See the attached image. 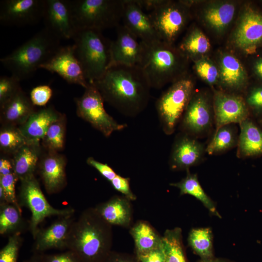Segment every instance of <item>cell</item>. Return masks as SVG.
Here are the masks:
<instances>
[{"label": "cell", "mask_w": 262, "mask_h": 262, "mask_svg": "<svg viewBox=\"0 0 262 262\" xmlns=\"http://www.w3.org/2000/svg\"><path fill=\"white\" fill-rule=\"evenodd\" d=\"M92 83L104 101L127 116L138 115L150 98L151 87L138 65H113L101 79Z\"/></svg>", "instance_id": "1"}, {"label": "cell", "mask_w": 262, "mask_h": 262, "mask_svg": "<svg viewBox=\"0 0 262 262\" xmlns=\"http://www.w3.org/2000/svg\"><path fill=\"white\" fill-rule=\"evenodd\" d=\"M111 225L95 208L84 210L73 221L67 249L75 253L82 262H103L111 252Z\"/></svg>", "instance_id": "2"}, {"label": "cell", "mask_w": 262, "mask_h": 262, "mask_svg": "<svg viewBox=\"0 0 262 262\" xmlns=\"http://www.w3.org/2000/svg\"><path fill=\"white\" fill-rule=\"evenodd\" d=\"M60 39L44 27L0 61L19 81L32 76L61 47Z\"/></svg>", "instance_id": "3"}, {"label": "cell", "mask_w": 262, "mask_h": 262, "mask_svg": "<svg viewBox=\"0 0 262 262\" xmlns=\"http://www.w3.org/2000/svg\"><path fill=\"white\" fill-rule=\"evenodd\" d=\"M142 52L138 66L146 75L150 86L157 89L183 75L184 56L172 44L162 40L150 43L141 41Z\"/></svg>", "instance_id": "4"}, {"label": "cell", "mask_w": 262, "mask_h": 262, "mask_svg": "<svg viewBox=\"0 0 262 262\" xmlns=\"http://www.w3.org/2000/svg\"><path fill=\"white\" fill-rule=\"evenodd\" d=\"M101 32L79 30L73 38L75 54L88 82L101 79L111 66L112 41L105 37Z\"/></svg>", "instance_id": "5"}, {"label": "cell", "mask_w": 262, "mask_h": 262, "mask_svg": "<svg viewBox=\"0 0 262 262\" xmlns=\"http://www.w3.org/2000/svg\"><path fill=\"white\" fill-rule=\"evenodd\" d=\"M77 30L118 27L122 19L124 0H69Z\"/></svg>", "instance_id": "6"}, {"label": "cell", "mask_w": 262, "mask_h": 262, "mask_svg": "<svg viewBox=\"0 0 262 262\" xmlns=\"http://www.w3.org/2000/svg\"><path fill=\"white\" fill-rule=\"evenodd\" d=\"M194 90L192 79L182 76L157 99L156 108L163 131L171 135L176 130L191 100Z\"/></svg>", "instance_id": "7"}, {"label": "cell", "mask_w": 262, "mask_h": 262, "mask_svg": "<svg viewBox=\"0 0 262 262\" xmlns=\"http://www.w3.org/2000/svg\"><path fill=\"white\" fill-rule=\"evenodd\" d=\"M104 99L97 87L89 82L83 94L75 98L78 115L94 128L108 137L114 131L124 129L127 125L116 122L105 111Z\"/></svg>", "instance_id": "8"}, {"label": "cell", "mask_w": 262, "mask_h": 262, "mask_svg": "<svg viewBox=\"0 0 262 262\" xmlns=\"http://www.w3.org/2000/svg\"><path fill=\"white\" fill-rule=\"evenodd\" d=\"M20 180V201L31 212L29 227L33 238L38 230L39 224L46 218L53 215L59 217L74 214V210L72 208L58 209L53 207L46 199L34 175Z\"/></svg>", "instance_id": "9"}, {"label": "cell", "mask_w": 262, "mask_h": 262, "mask_svg": "<svg viewBox=\"0 0 262 262\" xmlns=\"http://www.w3.org/2000/svg\"><path fill=\"white\" fill-rule=\"evenodd\" d=\"M188 6L164 0L148 14L162 41L172 44L181 32L187 21Z\"/></svg>", "instance_id": "10"}, {"label": "cell", "mask_w": 262, "mask_h": 262, "mask_svg": "<svg viewBox=\"0 0 262 262\" xmlns=\"http://www.w3.org/2000/svg\"><path fill=\"white\" fill-rule=\"evenodd\" d=\"M46 0H4L0 3V22L5 26L34 25L43 19Z\"/></svg>", "instance_id": "11"}, {"label": "cell", "mask_w": 262, "mask_h": 262, "mask_svg": "<svg viewBox=\"0 0 262 262\" xmlns=\"http://www.w3.org/2000/svg\"><path fill=\"white\" fill-rule=\"evenodd\" d=\"M214 121V114L207 98L193 94L180 121L182 133L197 138L208 133Z\"/></svg>", "instance_id": "12"}, {"label": "cell", "mask_w": 262, "mask_h": 262, "mask_svg": "<svg viewBox=\"0 0 262 262\" xmlns=\"http://www.w3.org/2000/svg\"><path fill=\"white\" fill-rule=\"evenodd\" d=\"M40 68L56 73L67 82L78 84L84 89L89 85L81 64L75 54L73 44L61 46Z\"/></svg>", "instance_id": "13"}, {"label": "cell", "mask_w": 262, "mask_h": 262, "mask_svg": "<svg viewBox=\"0 0 262 262\" xmlns=\"http://www.w3.org/2000/svg\"><path fill=\"white\" fill-rule=\"evenodd\" d=\"M215 131L228 124H240L248 118V106L243 98L216 91L213 100Z\"/></svg>", "instance_id": "14"}, {"label": "cell", "mask_w": 262, "mask_h": 262, "mask_svg": "<svg viewBox=\"0 0 262 262\" xmlns=\"http://www.w3.org/2000/svg\"><path fill=\"white\" fill-rule=\"evenodd\" d=\"M45 27L60 39L73 38L77 30L69 0H46Z\"/></svg>", "instance_id": "15"}, {"label": "cell", "mask_w": 262, "mask_h": 262, "mask_svg": "<svg viewBox=\"0 0 262 262\" xmlns=\"http://www.w3.org/2000/svg\"><path fill=\"white\" fill-rule=\"evenodd\" d=\"M206 148L196 138L181 133L174 141L169 160L173 170H189L203 160Z\"/></svg>", "instance_id": "16"}, {"label": "cell", "mask_w": 262, "mask_h": 262, "mask_svg": "<svg viewBox=\"0 0 262 262\" xmlns=\"http://www.w3.org/2000/svg\"><path fill=\"white\" fill-rule=\"evenodd\" d=\"M233 42L244 52L255 51L262 44V14L251 8L246 10L234 33Z\"/></svg>", "instance_id": "17"}, {"label": "cell", "mask_w": 262, "mask_h": 262, "mask_svg": "<svg viewBox=\"0 0 262 262\" xmlns=\"http://www.w3.org/2000/svg\"><path fill=\"white\" fill-rule=\"evenodd\" d=\"M73 214L60 216L48 228L38 229L33 238L34 252L39 253L51 249H67L69 231L75 220Z\"/></svg>", "instance_id": "18"}, {"label": "cell", "mask_w": 262, "mask_h": 262, "mask_svg": "<svg viewBox=\"0 0 262 262\" xmlns=\"http://www.w3.org/2000/svg\"><path fill=\"white\" fill-rule=\"evenodd\" d=\"M123 25L117 27V36L111 45V66L138 65L140 61L142 46L141 41ZM110 66V67H111Z\"/></svg>", "instance_id": "19"}, {"label": "cell", "mask_w": 262, "mask_h": 262, "mask_svg": "<svg viewBox=\"0 0 262 262\" xmlns=\"http://www.w3.org/2000/svg\"><path fill=\"white\" fill-rule=\"evenodd\" d=\"M124 0L123 25L143 42L162 40L148 15L134 0Z\"/></svg>", "instance_id": "20"}, {"label": "cell", "mask_w": 262, "mask_h": 262, "mask_svg": "<svg viewBox=\"0 0 262 262\" xmlns=\"http://www.w3.org/2000/svg\"><path fill=\"white\" fill-rule=\"evenodd\" d=\"M66 165L65 158L57 152L49 151L41 160L40 174L48 193H57L65 186Z\"/></svg>", "instance_id": "21"}, {"label": "cell", "mask_w": 262, "mask_h": 262, "mask_svg": "<svg viewBox=\"0 0 262 262\" xmlns=\"http://www.w3.org/2000/svg\"><path fill=\"white\" fill-rule=\"evenodd\" d=\"M30 98L21 89L11 99L0 106L2 126L19 127L35 111Z\"/></svg>", "instance_id": "22"}, {"label": "cell", "mask_w": 262, "mask_h": 262, "mask_svg": "<svg viewBox=\"0 0 262 262\" xmlns=\"http://www.w3.org/2000/svg\"><path fill=\"white\" fill-rule=\"evenodd\" d=\"M62 115L52 106H49L35 111L18 128L28 143L40 144L50 125Z\"/></svg>", "instance_id": "23"}, {"label": "cell", "mask_w": 262, "mask_h": 262, "mask_svg": "<svg viewBox=\"0 0 262 262\" xmlns=\"http://www.w3.org/2000/svg\"><path fill=\"white\" fill-rule=\"evenodd\" d=\"M130 201L125 196H115L95 208L101 217L111 225L127 227L132 219V209Z\"/></svg>", "instance_id": "24"}, {"label": "cell", "mask_w": 262, "mask_h": 262, "mask_svg": "<svg viewBox=\"0 0 262 262\" xmlns=\"http://www.w3.org/2000/svg\"><path fill=\"white\" fill-rule=\"evenodd\" d=\"M237 156L246 158L262 155V130L250 118L239 124Z\"/></svg>", "instance_id": "25"}, {"label": "cell", "mask_w": 262, "mask_h": 262, "mask_svg": "<svg viewBox=\"0 0 262 262\" xmlns=\"http://www.w3.org/2000/svg\"><path fill=\"white\" fill-rule=\"evenodd\" d=\"M40 153V144L28 143L13 155V172L18 180L34 175Z\"/></svg>", "instance_id": "26"}, {"label": "cell", "mask_w": 262, "mask_h": 262, "mask_svg": "<svg viewBox=\"0 0 262 262\" xmlns=\"http://www.w3.org/2000/svg\"><path fill=\"white\" fill-rule=\"evenodd\" d=\"M220 75L222 84L231 89H240L246 82L247 76L242 65L234 56L225 54L220 62Z\"/></svg>", "instance_id": "27"}, {"label": "cell", "mask_w": 262, "mask_h": 262, "mask_svg": "<svg viewBox=\"0 0 262 262\" xmlns=\"http://www.w3.org/2000/svg\"><path fill=\"white\" fill-rule=\"evenodd\" d=\"M186 177L180 181L170 183L171 186L176 187L180 190V195H190L198 200L214 215L221 217L217 212L213 201L205 192L201 187L196 174L190 173L187 170Z\"/></svg>", "instance_id": "28"}, {"label": "cell", "mask_w": 262, "mask_h": 262, "mask_svg": "<svg viewBox=\"0 0 262 262\" xmlns=\"http://www.w3.org/2000/svg\"><path fill=\"white\" fill-rule=\"evenodd\" d=\"M238 137L234 124L224 125L215 131L206 152L211 155L223 153L237 146Z\"/></svg>", "instance_id": "29"}, {"label": "cell", "mask_w": 262, "mask_h": 262, "mask_svg": "<svg viewBox=\"0 0 262 262\" xmlns=\"http://www.w3.org/2000/svg\"><path fill=\"white\" fill-rule=\"evenodd\" d=\"M130 233L133 238L137 253L148 251L163 243V237L146 222H138L131 228Z\"/></svg>", "instance_id": "30"}, {"label": "cell", "mask_w": 262, "mask_h": 262, "mask_svg": "<svg viewBox=\"0 0 262 262\" xmlns=\"http://www.w3.org/2000/svg\"><path fill=\"white\" fill-rule=\"evenodd\" d=\"M235 13L234 5L223 3L207 8L204 12L206 22L216 32H222L233 19Z\"/></svg>", "instance_id": "31"}, {"label": "cell", "mask_w": 262, "mask_h": 262, "mask_svg": "<svg viewBox=\"0 0 262 262\" xmlns=\"http://www.w3.org/2000/svg\"><path fill=\"white\" fill-rule=\"evenodd\" d=\"M24 226L20 209L10 203L0 205V234L11 235L19 234Z\"/></svg>", "instance_id": "32"}, {"label": "cell", "mask_w": 262, "mask_h": 262, "mask_svg": "<svg viewBox=\"0 0 262 262\" xmlns=\"http://www.w3.org/2000/svg\"><path fill=\"white\" fill-rule=\"evenodd\" d=\"M189 244L200 259L213 257V233L210 228L192 229L188 237Z\"/></svg>", "instance_id": "33"}, {"label": "cell", "mask_w": 262, "mask_h": 262, "mask_svg": "<svg viewBox=\"0 0 262 262\" xmlns=\"http://www.w3.org/2000/svg\"><path fill=\"white\" fill-rule=\"evenodd\" d=\"M165 252V262H186L179 228L167 230L163 236Z\"/></svg>", "instance_id": "34"}, {"label": "cell", "mask_w": 262, "mask_h": 262, "mask_svg": "<svg viewBox=\"0 0 262 262\" xmlns=\"http://www.w3.org/2000/svg\"><path fill=\"white\" fill-rule=\"evenodd\" d=\"M210 49L206 36L197 28L193 29L181 42L179 49L184 55L195 56L204 54Z\"/></svg>", "instance_id": "35"}, {"label": "cell", "mask_w": 262, "mask_h": 262, "mask_svg": "<svg viewBox=\"0 0 262 262\" xmlns=\"http://www.w3.org/2000/svg\"><path fill=\"white\" fill-rule=\"evenodd\" d=\"M28 143L18 127L1 126L0 131V147L2 152L14 155Z\"/></svg>", "instance_id": "36"}, {"label": "cell", "mask_w": 262, "mask_h": 262, "mask_svg": "<svg viewBox=\"0 0 262 262\" xmlns=\"http://www.w3.org/2000/svg\"><path fill=\"white\" fill-rule=\"evenodd\" d=\"M65 125V116L62 115L48 128L42 140V143L49 151L57 152L63 149L64 145Z\"/></svg>", "instance_id": "37"}, {"label": "cell", "mask_w": 262, "mask_h": 262, "mask_svg": "<svg viewBox=\"0 0 262 262\" xmlns=\"http://www.w3.org/2000/svg\"><path fill=\"white\" fill-rule=\"evenodd\" d=\"M195 70L197 75L208 83L215 84L218 79L219 73L216 67L209 59L202 58L195 62Z\"/></svg>", "instance_id": "38"}, {"label": "cell", "mask_w": 262, "mask_h": 262, "mask_svg": "<svg viewBox=\"0 0 262 262\" xmlns=\"http://www.w3.org/2000/svg\"><path fill=\"white\" fill-rule=\"evenodd\" d=\"M18 79L10 76H1L0 78V106L11 99L21 89Z\"/></svg>", "instance_id": "39"}, {"label": "cell", "mask_w": 262, "mask_h": 262, "mask_svg": "<svg viewBox=\"0 0 262 262\" xmlns=\"http://www.w3.org/2000/svg\"><path fill=\"white\" fill-rule=\"evenodd\" d=\"M22 241L19 234L10 235L7 244L0 251V262H17Z\"/></svg>", "instance_id": "40"}, {"label": "cell", "mask_w": 262, "mask_h": 262, "mask_svg": "<svg viewBox=\"0 0 262 262\" xmlns=\"http://www.w3.org/2000/svg\"><path fill=\"white\" fill-rule=\"evenodd\" d=\"M18 180L14 172L0 177V186L3 190L5 200L7 203L13 204L19 209V204L16 199L15 184Z\"/></svg>", "instance_id": "41"}, {"label": "cell", "mask_w": 262, "mask_h": 262, "mask_svg": "<svg viewBox=\"0 0 262 262\" xmlns=\"http://www.w3.org/2000/svg\"><path fill=\"white\" fill-rule=\"evenodd\" d=\"M52 95V90L47 85H41L34 87L30 93V99L35 106H45Z\"/></svg>", "instance_id": "42"}, {"label": "cell", "mask_w": 262, "mask_h": 262, "mask_svg": "<svg viewBox=\"0 0 262 262\" xmlns=\"http://www.w3.org/2000/svg\"><path fill=\"white\" fill-rule=\"evenodd\" d=\"M139 262H165L164 242L158 247L147 252L137 253Z\"/></svg>", "instance_id": "43"}, {"label": "cell", "mask_w": 262, "mask_h": 262, "mask_svg": "<svg viewBox=\"0 0 262 262\" xmlns=\"http://www.w3.org/2000/svg\"><path fill=\"white\" fill-rule=\"evenodd\" d=\"M113 187L117 191L121 193L130 200L136 199V197L131 191L130 187L129 178H124L117 175L116 177L111 181Z\"/></svg>", "instance_id": "44"}, {"label": "cell", "mask_w": 262, "mask_h": 262, "mask_svg": "<svg viewBox=\"0 0 262 262\" xmlns=\"http://www.w3.org/2000/svg\"><path fill=\"white\" fill-rule=\"evenodd\" d=\"M41 255L43 262H82L78 256L70 250L59 254Z\"/></svg>", "instance_id": "45"}, {"label": "cell", "mask_w": 262, "mask_h": 262, "mask_svg": "<svg viewBox=\"0 0 262 262\" xmlns=\"http://www.w3.org/2000/svg\"><path fill=\"white\" fill-rule=\"evenodd\" d=\"M246 102L255 113H262V86L252 89L247 96Z\"/></svg>", "instance_id": "46"}, {"label": "cell", "mask_w": 262, "mask_h": 262, "mask_svg": "<svg viewBox=\"0 0 262 262\" xmlns=\"http://www.w3.org/2000/svg\"><path fill=\"white\" fill-rule=\"evenodd\" d=\"M90 166L97 169L104 178L111 181L117 175L113 169L107 164H104L95 160L93 157H89L86 161Z\"/></svg>", "instance_id": "47"}, {"label": "cell", "mask_w": 262, "mask_h": 262, "mask_svg": "<svg viewBox=\"0 0 262 262\" xmlns=\"http://www.w3.org/2000/svg\"><path fill=\"white\" fill-rule=\"evenodd\" d=\"M142 9L152 11L156 8L162 4L164 0H134Z\"/></svg>", "instance_id": "48"}, {"label": "cell", "mask_w": 262, "mask_h": 262, "mask_svg": "<svg viewBox=\"0 0 262 262\" xmlns=\"http://www.w3.org/2000/svg\"><path fill=\"white\" fill-rule=\"evenodd\" d=\"M13 172L12 162L1 158L0 160V177L7 175Z\"/></svg>", "instance_id": "49"}, {"label": "cell", "mask_w": 262, "mask_h": 262, "mask_svg": "<svg viewBox=\"0 0 262 262\" xmlns=\"http://www.w3.org/2000/svg\"><path fill=\"white\" fill-rule=\"evenodd\" d=\"M103 262H135L131 258L125 256L118 255L111 252Z\"/></svg>", "instance_id": "50"}, {"label": "cell", "mask_w": 262, "mask_h": 262, "mask_svg": "<svg viewBox=\"0 0 262 262\" xmlns=\"http://www.w3.org/2000/svg\"><path fill=\"white\" fill-rule=\"evenodd\" d=\"M255 73L259 77L262 79V57L258 59L254 65Z\"/></svg>", "instance_id": "51"}, {"label": "cell", "mask_w": 262, "mask_h": 262, "mask_svg": "<svg viewBox=\"0 0 262 262\" xmlns=\"http://www.w3.org/2000/svg\"><path fill=\"white\" fill-rule=\"evenodd\" d=\"M24 262H43L41 254L35 253L29 260L24 261Z\"/></svg>", "instance_id": "52"}, {"label": "cell", "mask_w": 262, "mask_h": 262, "mask_svg": "<svg viewBox=\"0 0 262 262\" xmlns=\"http://www.w3.org/2000/svg\"><path fill=\"white\" fill-rule=\"evenodd\" d=\"M198 262H227L224 260L214 258V257L208 259H200Z\"/></svg>", "instance_id": "53"}]
</instances>
